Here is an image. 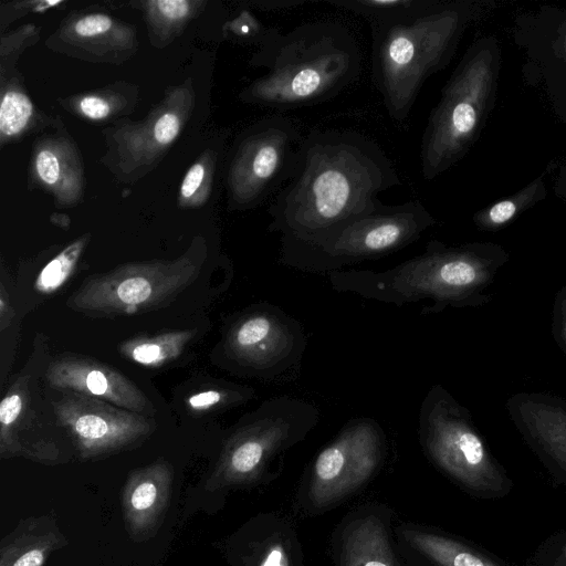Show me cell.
Masks as SVG:
<instances>
[{"instance_id":"obj_25","label":"cell","mask_w":566,"mask_h":566,"mask_svg":"<svg viewBox=\"0 0 566 566\" xmlns=\"http://www.w3.org/2000/svg\"><path fill=\"white\" fill-rule=\"evenodd\" d=\"M436 0H328V4L366 19L369 25L382 24L418 13Z\"/></svg>"},{"instance_id":"obj_29","label":"cell","mask_w":566,"mask_h":566,"mask_svg":"<svg viewBox=\"0 0 566 566\" xmlns=\"http://www.w3.org/2000/svg\"><path fill=\"white\" fill-rule=\"evenodd\" d=\"M88 240L87 234L78 238L51 260L38 276L36 289L51 292L60 287L73 272Z\"/></svg>"},{"instance_id":"obj_6","label":"cell","mask_w":566,"mask_h":566,"mask_svg":"<svg viewBox=\"0 0 566 566\" xmlns=\"http://www.w3.org/2000/svg\"><path fill=\"white\" fill-rule=\"evenodd\" d=\"M418 437L427 457L462 486L480 494H504L511 481L475 427L472 415L442 385L426 394Z\"/></svg>"},{"instance_id":"obj_21","label":"cell","mask_w":566,"mask_h":566,"mask_svg":"<svg viewBox=\"0 0 566 566\" xmlns=\"http://www.w3.org/2000/svg\"><path fill=\"white\" fill-rule=\"evenodd\" d=\"M149 39L157 46L169 44L205 6L203 1L150 0L142 3Z\"/></svg>"},{"instance_id":"obj_2","label":"cell","mask_w":566,"mask_h":566,"mask_svg":"<svg viewBox=\"0 0 566 566\" xmlns=\"http://www.w3.org/2000/svg\"><path fill=\"white\" fill-rule=\"evenodd\" d=\"M507 260V253L493 243L449 247L432 240L421 254L391 269L342 270L328 276L335 291L396 306L430 300L421 312L428 315L488 304L493 295L486 290Z\"/></svg>"},{"instance_id":"obj_27","label":"cell","mask_w":566,"mask_h":566,"mask_svg":"<svg viewBox=\"0 0 566 566\" xmlns=\"http://www.w3.org/2000/svg\"><path fill=\"white\" fill-rule=\"evenodd\" d=\"M216 168V154L208 149L187 170L180 188L178 202L184 208H196L210 197Z\"/></svg>"},{"instance_id":"obj_22","label":"cell","mask_w":566,"mask_h":566,"mask_svg":"<svg viewBox=\"0 0 566 566\" xmlns=\"http://www.w3.org/2000/svg\"><path fill=\"white\" fill-rule=\"evenodd\" d=\"M406 539L439 566H497L489 558L450 537L424 530H408Z\"/></svg>"},{"instance_id":"obj_30","label":"cell","mask_w":566,"mask_h":566,"mask_svg":"<svg viewBox=\"0 0 566 566\" xmlns=\"http://www.w3.org/2000/svg\"><path fill=\"white\" fill-rule=\"evenodd\" d=\"M270 27H265L250 11L242 10L233 20L224 25L237 40L260 44L268 34Z\"/></svg>"},{"instance_id":"obj_34","label":"cell","mask_w":566,"mask_h":566,"mask_svg":"<svg viewBox=\"0 0 566 566\" xmlns=\"http://www.w3.org/2000/svg\"><path fill=\"white\" fill-rule=\"evenodd\" d=\"M33 35H36V29L33 24L24 25L8 38L3 35L1 40V60L6 56L11 59L13 55L20 54L27 46L25 41Z\"/></svg>"},{"instance_id":"obj_36","label":"cell","mask_w":566,"mask_h":566,"mask_svg":"<svg viewBox=\"0 0 566 566\" xmlns=\"http://www.w3.org/2000/svg\"><path fill=\"white\" fill-rule=\"evenodd\" d=\"M560 560H562L563 565H566V549H565L564 555L562 556Z\"/></svg>"},{"instance_id":"obj_23","label":"cell","mask_w":566,"mask_h":566,"mask_svg":"<svg viewBox=\"0 0 566 566\" xmlns=\"http://www.w3.org/2000/svg\"><path fill=\"white\" fill-rule=\"evenodd\" d=\"M36 109L31 98L15 81L1 83L0 142H13L29 132L36 123Z\"/></svg>"},{"instance_id":"obj_1","label":"cell","mask_w":566,"mask_h":566,"mask_svg":"<svg viewBox=\"0 0 566 566\" xmlns=\"http://www.w3.org/2000/svg\"><path fill=\"white\" fill-rule=\"evenodd\" d=\"M401 185L382 148L352 129H314L302 140L292 178L269 207L270 232L310 240L374 210L378 195Z\"/></svg>"},{"instance_id":"obj_3","label":"cell","mask_w":566,"mask_h":566,"mask_svg":"<svg viewBox=\"0 0 566 566\" xmlns=\"http://www.w3.org/2000/svg\"><path fill=\"white\" fill-rule=\"evenodd\" d=\"M251 64L266 72L242 91L241 98L289 109L315 105L340 93L359 76L361 54L345 25L319 21L285 33L270 28Z\"/></svg>"},{"instance_id":"obj_16","label":"cell","mask_w":566,"mask_h":566,"mask_svg":"<svg viewBox=\"0 0 566 566\" xmlns=\"http://www.w3.org/2000/svg\"><path fill=\"white\" fill-rule=\"evenodd\" d=\"M52 388L101 399L142 415L154 413L145 394L126 376L96 360L62 355L46 371Z\"/></svg>"},{"instance_id":"obj_32","label":"cell","mask_w":566,"mask_h":566,"mask_svg":"<svg viewBox=\"0 0 566 566\" xmlns=\"http://www.w3.org/2000/svg\"><path fill=\"white\" fill-rule=\"evenodd\" d=\"M518 210L517 199H507L492 206L485 212L480 213L475 221L484 229H495L509 222Z\"/></svg>"},{"instance_id":"obj_13","label":"cell","mask_w":566,"mask_h":566,"mask_svg":"<svg viewBox=\"0 0 566 566\" xmlns=\"http://www.w3.org/2000/svg\"><path fill=\"white\" fill-rule=\"evenodd\" d=\"M193 107L191 82L169 87L161 102L142 120L111 134L112 160L125 177L151 169L179 136Z\"/></svg>"},{"instance_id":"obj_35","label":"cell","mask_w":566,"mask_h":566,"mask_svg":"<svg viewBox=\"0 0 566 566\" xmlns=\"http://www.w3.org/2000/svg\"><path fill=\"white\" fill-rule=\"evenodd\" d=\"M306 2L307 0H259L251 1L250 4L256 7L259 10L270 11L292 9Z\"/></svg>"},{"instance_id":"obj_19","label":"cell","mask_w":566,"mask_h":566,"mask_svg":"<svg viewBox=\"0 0 566 566\" xmlns=\"http://www.w3.org/2000/svg\"><path fill=\"white\" fill-rule=\"evenodd\" d=\"M336 557L339 566H400L389 543L388 522L376 513H360L344 523Z\"/></svg>"},{"instance_id":"obj_17","label":"cell","mask_w":566,"mask_h":566,"mask_svg":"<svg viewBox=\"0 0 566 566\" xmlns=\"http://www.w3.org/2000/svg\"><path fill=\"white\" fill-rule=\"evenodd\" d=\"M51 39L63 52L95 62L123 61L137 49L135 29L102 12L67 17Z\"/></svg>"},{"instance_id":"obj_9","label":"cell","mask_w":566,"mask_h":566,"mask_svg":"<svg viewBox=\"0 0 566 566\" xmlns=\"http://www.w3.org/2000/svg\"><path fill=\"white\" fill-rule=\"evenodd\" d=\"M202 256L191 249L172 261L128 263L87 277L67 306L93 317L145 313L168 305L199 275Z\"/></svg>"},{"instance_id":"obj_15","label":"cell","mask_w":566,"mask_h":566,"mask_svg":"<svg viewBox=\"0 0 566 566\" xmlns=\"http://www.w3.org/2000/svg\"><path fill=\"white\" fill-rule=\"evenodd\" d=\"M505 408L528 447L566 478V400L547 392L521 391L509 397Z\"/></svg>"},{"instance_id":"obj_33","label":"cell","mask_w":566,"mask_h":566,"mask_svg":"<svg viewBox=\"0 0 566 566\" xmlns=\"http://www.w3.org/2000/svg\"><path fill=\"white\" fill-rule=\"evenodd\" d=\"M552 334L566 357V280L555 295L553 304Z\"/></svg>"},{"instance_id":"obj_24","label":"cell","mask_w":566,"mask_h":566,"mask_svg":"<svg viewBox=\"0 0 566 566\" xmlns=\"http://www.w3.org/2000/svg\"><path fill=\"white\" fill-rule=\"evenodd\" d=\"M193 335V331L163 333L153 337L129 340L124 345L122 352L138 364L159 366L178 357Z\"/></svg>"},{"instance_id":"obj_31","label":"cell","mask_w":566,"mask_h":566,"mask_svg":"<svg viewBox=\"0 0 566 566\" xmlns=\"http://www.w3.org/2000/svg\"><path fill=\"white\" fill-rule=\"evenodd\" d=\"M50 547L44 542L13 546L8 556L2 555L1 566H43Z\"/></svg>"},{"instance_id":"obj_12","label":"cell","mask_w":566,"mask_h":566,"mask_svg":"<svg viewBox=\"0 0 566 566\" xmlns=\"http://www.w3.org/2000/svg\"><path fill=\"white\" fill-rule=\"evenodd\" d=\"M386 449L385 432L375 419L346 422L311 465L307 494L312 505L332 506L361 488L380 468Z\"/></svg>"},{"instance_id":"obj_4","label":"cell","mask_w":566,"mask_h":566,"mask_svg":"<svg viewBox=\"0 0 566 566\" xmlns=\"http://www.w3.org/2000/svg\"><path fill=\"white\" fill-rule=\"evenodd\" d=\"M469 18L462 3L434 1L400 20L371 25V80L389 117L405 122L424 82L453 54Z\"/></svg>"},{"instance_id":"obj_26","label":"cell","mask_w":566,"mask_h":566,"mask_svg":"<svg viewBox=\"0 0 566 566\" xmlns=\"http://www.w3.org/2000/svg\"><path fill=\"white\" fill-rule=\"evenodd\" d=\"M65 105L77 116L98 123L119 115L128 101L120 92L104 88L72 96Z\"/></svg>"},{"instance_id":"obj_20","label":"cell","mask_w":566,"mask_h":566,"mask_svg":"<svg viewBox=\"0 0 566 566\" xmlns=\"http://www.w3.org/2000/svg\"><path fill=\"white\" fill-rule=\"evenodd\" d=\"M256 537L243 556L244 566H304L295 531L277 515H263L258 521Z\"/></svg>"},{"instance_id":"obj_5","label":"cell","mask_w":566,"mask_h":566,"mask_svg":"<svg viewBox=\"0 0 566 566\" xmlns=\"http://www.w3.org/2000/svg\"><path fill=\"white\" fill-rule=\"evenodd\" d=\"M436 223L419 200L380 202L306 241L280 239V263L304 272L332 273L380 259L416 240Z\"/></svg>"},{"instance_id":"obj_28","label":"cell","mask_w":566,"mask_h":566,"mask_svg":"<svg viewBox=\"0 0 566 566\" xmlns=\"http://www.w3.org/2000/svg\"><path fill=\"white\" fill-rule=\"evenodd\" d=\"M168 480V471L161 464L147 468L138 473L129 488L128 511L142 517L159 506L163 484Z\"/></svg>"},{"instance_id":"obj_18","label":"cell","mask_w":566,"mask_h":566,"mask_svg":"<svg viewBox=\"0 0 566 566\" xmlns=\"http://www.w3.org/2000/svg\"><path fill=\"white\" fill-rule=\"evenodd\" d=\"M31 176L57 206L76 205L83 193V166L74 145L64 137H45L32 154Z\"/></svg>"},{"instance_id":"obj_8","label":"cell","mask_w":566,"mask_h":566,"mask_svg":"<svg viewBox=\"0 0 566 566\" xmlns=\"http://www.w3.org/2000/svg\"><path fill=\"white\" fill-rule=\"evenodd\" d=\"M492 75L490 51L473 49L442 88L421 139L424 179L432 180L441 175L469 148L488 106Z\"/></svg>"},{"instance_id":"obj_11","label":"cell","mask_w":566,"mask_h":566,"mask_svg":"<svg viewBox=\"0 0 566 566\" xmlns=\"http://www.w3.org/2000/svg\"><path fill=\"white\" fill-rule=\"evenodd\" d=\"M306 346L303 325L270 303L243 312L232 322L223 342L226 357L237 370L274 381L298 370Z\"/></svg>"},{"instance_id":"obj_10","label":"cell","mask_w":566,"mask_h":566,"mask_svg":"<svg viewBox=\"0 0 566 566\" xmlns=\"http://www.w3.org/2000/svg\"><path fill=\"white\" fill-rule=\"evenodd\" d=\"M302 136L291 118L266 117L238 140L228 169V190L233 209H250L279 190L293 176Z\"/></svg>"},{"instance_id":"obj_7","label":"cell","mask_w":566,"mask_h":566,"mask_svg":"<svg viewBox=\"0 0 566 566\" xmlns=\"http://www.w3.org/2000/svg\"><path fill=\"white\" fill-rule=\"evenodd\" d=\"M319 421L311 401L290 395L263 401L227 438L213 480L219 485L258 481L290 448L305 440Z\"/></svg>"},{"instance_id":"obj_14","label":"cell","mask_w":566,"mask_h":566,"mask_svg":"<svg viewBox=\"0 0 566 566\" xmlns=\"http://www.w3.org/2000/svg\"><path fill=\"white\" fill-rule=\"evenodd\" d=\"M53 406L57 422L86 457L128 447L154 428L153 421L142 413L75 392H66Z\"/></svg>"}]
</instances>
